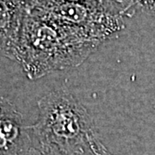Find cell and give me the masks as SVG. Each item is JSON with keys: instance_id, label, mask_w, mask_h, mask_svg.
Here are the masks:
<instances>
[{"instance_id": "obj_1", "label": "cell", "mask_w": 155, "mask_h": 155, "mask_svg": "<svg viewBox=\"0 0 155 155\" xmlns=\"http://www.w3.org/2000/svg\"><path fill=\"white\" fill-rule=\"evenodd\" d=\"M102 44L81 28L25 11L17 62L29 79L78 67Z\"/></svg>"}, {"instance_id": "obj_2", "label": "cell", "mask_w": 155, "mask_h": 155, "mask_svg": "<svg viewBox=\"0 0 155 155\" xmlns=\"http://www.w3.org/2000/svg\"><path fill=\"white\" fill-rule=\"evenodd\" d=\"M39 118L29 126L33 141L56 155H104L108 150L94 130L87 110L67 91L38 101Z\"/></svg>"}, {"instance_id": "obj_3", "label": "cell", "mask_w": 155, "mask_h": 155, "mask_svg": "<svg viewBox=\"0 0 155 155\" xmlns=\"http://www.w3.org/2000/svg\"><path fill=\"white\" fill-rule=\"evenodd\" d=\"M24 9L81 28L102 44L117 36L125 27L124 17L78 4L45 1L24 4Z\"/></svg>"}, {"instance_id": "obj_4", "label": "cell", "mask_w": 155, "mask_h": 155, "mask_svg": "<svg viewBox=\"0 0 155 155\" xmlns=\"http://www.w3.org/2000/svg\"><path fill=\"white\" fill-rule=\"evenodd\" d=\"M31 146L22 115L8 98L0 97V155H26Z\"/></svg>"}, {"instance_id": "obj_5", "label": "cell", "mask_w": 155, "mask_h": 155, "mask_svg": "<svg viewBox=\"0 0 155 155\" xmlns=\"http://www.w3.org/2000/svg\"><path fill=\"white\" fill-rule=\"evenodd\" d=\"M24 12L23 0H0V56L17 61Z\"/></svg>"}, {"instance_id": "obj_6", "label": "cell", "mask_w": 155, "mask_h": 155, "mask_svg": "<svg viewBox=\"0 0 155 155\" xmlns=\"http://www.w3.org/2000/svg\"><path fill=\"white\" fill-rule=\"evenodd\" d=\"M45 1L83 5L122 17H131L137 11V0H23L24 4Z\"/></svg>"}, {"instance_id": "obj_7", "label": "cell", "mask_w": 155, "mask_h": 155, "mask_svg": "<svg viewBox=\"0 0 155 155\" xmlns=\"http://www.w3.org/2000/svg\"><path fill=\"white\" fill-rule=\"evenodd\" d=\"M138 10L155 16V0H137V11Z\"/></svg>"}, {"instance_id": "obj_8", "label": "cell", "mask_w": 155, "mask_h": 155, "mask_svg": "<svg viewBox=\"0 0 155 155\" xmlns=\"http://www.w3.org/2000/svg\"><path fill=\"white\" fill-rule=\"evenodd\" d=\"M104 155H113V154H111V153H110V152H109V151H107V152H106L105 153H104Z\"/></svg>"}]
</instances>
